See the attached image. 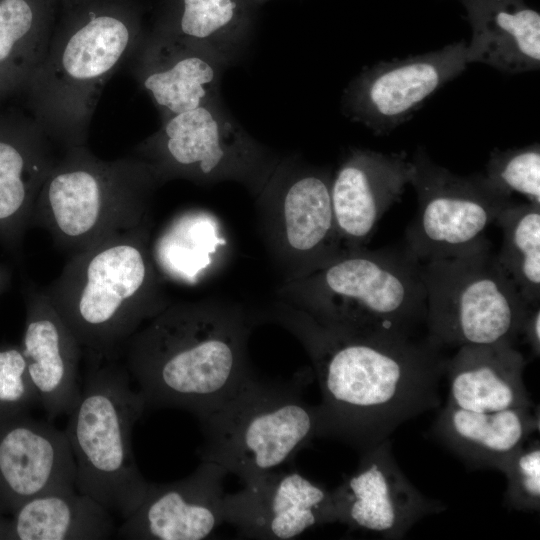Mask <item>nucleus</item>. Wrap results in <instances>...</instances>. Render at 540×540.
I'll list each match as a JSON object with an SVG mask.
<instances>
[{"instance_id": "obj_3", "label": "nucleus", "mask_w": 540, "mask_h": 540, "mask_svg": "<svg viewBox=\"0 0 540 540\" xmlns=\"http://www.w3.org/2000/svg\"><path fill=\"white\" fill-rule=\"evenodd\" d=\"M24 91L34 120L66 148L85 144L102 90L141 45L139 13L118 0H75Z\"/></svg>"}, {"instance_id": "obj_33", "label": "nucleus", "mask_w": 540, "mask_h": 540, "mask_svg": "<svg viewBox=\"0 0 540 540\" xmlns=\"http://www.w3.org/2000/svg\"><path fill=\"white\" fill-rule=\"evenodd\" d=\"M521 335L524 336L535 358L540 354V308L530 306L524 318Z\"/></svg>"}, {"instance_id": "obj_34", "label": "nucleus", "mask_w": 540, "mask_h": 540, "mask_svg": "<svg viewBox=\"0 0 540 540\" xmlns=\"http://www.w3.org/2000/svg\"><path fill=\"white\" fill-rule=\"evenodd\" d=\"M12 279L11 268L3 263H0V295L9 287Z\"/></svg>"}, {"instance_id": "obj_31", "label": "nucleus", "mask_w": 540, "mask_h": 540, "mask_svg": "<svg viewBox=\"0 0 540 540\" xmlns=\"http://www.w3.org/2000/svg\"><path fill=\"white\" fill-rule=\"evenodd\" d=\"M507 480L505 504L518 511L540 509V443L523 445L497 468Z\"/></svg>"}, {"instance_id": "obj_2", "label": "nucleus", "mask_w": 540, "mask_h": 540, "mask_svg": "<svg viewBox=\"0 0 540 540\" xmlns=\"http://www.w3.org/2000/svg\"><path fill=\"white\" fill-rule=\"evenodd\" d=\"M254 318L215 299L170 303L127 341L125 367L146 408H177L200 419L253 373L247 342Z\"/></svg>"}, {"instance_id": "obj_23", "label": "nucleus", "mask_w": 540, "mask_h": 540, "mask_svg": "<svg viewBox=\"0 0 540 540\" xmlns=\"http://www.w3.org/2000/svg\"><path fill=\"white\" fill-rule=\"evenodd\" d=\"M472 26L467 63L516 74L540 67V14L521 0H464Z\"/></svg>"}, {"instance_id": "obj_28", "label": "nucleus", "mask_w": 540, "mask_h": 540, "mask_svg": "<svg viewBox=\"0 0 540 540\" xmlns=\"http://www.w3.org/2000/svg\"><path fill=\"white\" fill-rule=\"evenodd\" d=\"M227 240L216 217L206 210L188 209L172 218L151 248L160 274L196 284L211 272Z\"/></svg>"}, {"instance_id": "obj_19", "label": "nucleus", "mask_w": 540, "mask_h": 540, "mask_svg": "<svg viewBox=\"0 0 540 540\" xmlns=\"http://www.w3.org/2000/svg\"><path fill=\"white\" fill-rule=\"evenodd\" d=\"M23 297L20 348L30 382L49 419L68 415L80 395L78 369L83 349L44 289L26 282Z\"/></svg>"}, {"instance_id": "obj_25", "label": "nucleus", "mask_w": 540, "mask_h": 540, "mask_svg": "<svg viewBox=\"0 0 540 540\" xmlns=\"http://www.w3.org/2000/svg\"><path fill=\"white\" fill-rule=\"evenodd\" d=\"M257 8L250 0H170L155 27L208 52L229 68L250 45Z\"/></svg>"}, {"instance_id": "obj_4", "label": "nucleus", "mask_w": 540, "mask_h": 540, "mask_svg": "<svg viewBox=\"0 0 540 540\" xmlns=\"http://www.w3.org/2000/svg\"><path fill=\"white\" fill-rule=\"evenodd\" d=\"M151 228L70 255L44 288L89 357L115 361L132 335L171 303L152 257Z\"/></svg>"}, {"instance_id": "obj_12", "label": "nucleus", "mask_w": 540, "mask_h": 540, "mask_svg": "<svg viewBox=\"0 0 540 540\" xmlns=\"http://www.w3.org/2000/svg\"><path fill=\"white\" fill-rule=\"evenodd\" d=\"M411 162L418 210L405 231V247L426 262L484 243L485 231L511 198L490 186L483 174L462 176L437 164L421 146Z\"/></svg>"}, {"instance_id": "obj_35", "label": "nucleus", "mask_w": 540, "mask_h": 540, "mask_svg": "<svg viewBox=\"0 0 540 540\" xmlns=\"http://www.w3.org/2000/svg\"><path fill=\"white\" fill-rule=\"evenodd\" d=\"M9 517L0 510V540H7Z\"/></svg>"}, {"instance_id": "obj_36", "label": "nucleus", "mask_w": 540, "mask_h": 540, "mask_svg": "<svg viewBox=\"0 0 540 540\" xmlns=\"http://www.w3.org/2000/svg\"><path fill=\"white\" fill-rule=\"evenodd\" d=\"M254 5H256L257 7L260 6L261 4H263L264 2L268 1V0H250Z\"/></svg>"}, {"instance_id": "obj_24", "label": "nucleus", "mask_w": 540, "mask_h": 540, "mask_svg": "<svg viewBox=\"0 0 540 540\" xmlns=\"http://www.w3.org/2000/svg\"><path fill=\"white\" fill-rule=\"evenodd\" d=\"M539 431L535 408L476 412L446 404L439 412L434 434L472 468H494Z\"/></svg>"}, {"instance_id": "obj_14", "label": "nucleus", "mask_w": 540, "mask_h": 540, "mask_svg": "<svg viewBox=\"0 0 540 540\" xmlns=\"http://www.w3.org/2000/svg\"><path fill=\"white\" fill-rule=\"evenodd\" d=\"M332 496L336 522L383 539H400L424 517L446 509L405 476L389 438L361 451L356 470Z\"/></svg>"}, {"instance_id": "obj_13", "label": "nucleus", "mask_w": 540, "mask_h": 540, "mask_svg": "<svg viewBox=\"0 0 540 540\" xmlns=\"http://www.w3.org/2000/svg\"><path fill=\"white\" fill-rule=\"evenodd\" d=\"M465 41L365 67L344 89L342 111L375 135H387L467 67Z\"/></svg>"}, {"instance_id": "obj_29", "label": "nucleus", "mask_w": 540, "mask_h": 540, "mask_svg": "<svg viewBox=\"0 0 540 540\" xmlns=\"http://www.w3.org/2000/svg\"><path fill=\"white\" fill-rule=\"evenodd\" d=\"M503 242L498 261L530 306L540 301V205L511 200L495 222Z\"/></svg>"}, {"instance_id": "obj_8", "label": "nucleus", "mask_w": 540, "mask_h": 540, "mask_svg": "<svg viewBox=\"0 0 540 540\" xmlns=\"http://www.w3.org/2000/svg\"><path fill=\"white\" fill-rule=\"evenodd\" d=\"M204 435L202 461L251 482L283 464L319 437L317 406L294 384L253 374L215 409L198 419Z\"/></svg>"}, {"instance_id": "obj_20", "label": "nucleus", "mask_w": 540, "mask_h": 540, "mask_svg": "<svg viewBox=\"0 0 540 540\" xmlns=\"http://www.w3.org/2000/svg\"><path fill=\"white\" fill-rule=\"evenodd\" d=\"M136 54V78L161 120L220 100L227 67L208 52L155 27Z\"/></svg>"}, {"instance_id": "obj_17", "label": "nucleus", "mask_w": 540, "mask_h": 540, "mask_svg": "<svg viewBox=\"0 0 540 540\" xmlns=\"http://www.w3.org/2000/svg\"><path fill=\"white\" fill-rule=\"evenodd\" d=\"M227 472L202 461L188 476L169 483L148 482L136 511L116 530L120 539L202 540L224 522Z\"/></svg>"}, {"instance_id": "obj_16", "label": "nucleus", "mask_w": 540, "mask_h": 540, "mask_svg": "<svg viewBox=\"0 0 540 540\" xmlns=\"http://www.w3.org/2000/svg\"><path fill=\"white\" fill-rule=\"evenodd\" d=\"M76 467L64 431L28 412L0 414V510L12 514L41 494L75 488Z\"/></svg>"}, {"instance_id": "obj_21", "label": "nucleus", "mask_w": 540, "mask_h": 540, "mask_svg": "<svg viewBox=\"0 0 540 540\" xmlns=\"http://www.w3.org/2000/svg\"><path fill=\"white\" fill-rule=\"evenodd\" d=\"M50 140L34 119L0 114V245L17 259L37 195L56 160Z\"/></svg>"}, {"instance_id": "obj_10", "label": "nucleus", "mask_w": 540, "mask_h": 540, "mask_svg": "<svg viewBox=\"0 0 540 540\" xmlns=\"http://www.w3.org/2000/svg\"><path fill=\"white\" fill-rule=\"evenodd\" d=\"M133 153L160 186L174 179L199 185L236 182L254 198L282 159L254 139L221 99L162 119Z\"/></svg>"}, {"instance_id": "obj_26", "label": "nucleus", "mask_w": 540, "mask_h": 540, "mask_svg": "<svg viewBox=\"0 0 540 540\" xmlns=\"http://www.w3.org/2000/svg\"><path fill=\"white\" fill-rule=\"evenodd\" d=\"M113 534L111 512L70 488L22 503L9 517L7 540H103Z\"/></svg>"}, {"instance_id": "obj_15", "label": "nucleus", "mask_w": 540, "mask_h": 540, "mask_svg": "<svg viewBox=\"0 0 540 540\" xmlns=\"http://www.w3.org/2000/svg\"><path fill=\"white\" fill-rule=\"evenodd\" d=\"M224 522L251 539L288 540L336 522L332 490L297 471H271L226 494Z\"/></svg>"}, {"instance_id": "obj_6", "label": "nucleus", "mask_w": 540, "mask_h": 540, "mask_svg": "<svg viewBox=\"0 0 540 540\" xmlns=\"http://www.w3.org/2000/svg\"><path fill=\"white\" fill-rule=\"evenodd\" d=\"M160 184L135 156L103 160L85 145L55 160L37 195L30 227L45 230L70 255L152 225Z\"/></svg>"}, {"instance_id": "obj_32", "label": "nucleus", "mask_w": 540, "mask_h": 540, "mask_svg": "<svg viewBox=\"0 0 540 540\" xmlns=\"http://www.w3.org/2000/svg\"><path fill=\"white\" fill-rule=\"evenodd\" d=\"M37 404L20 345H0V414L29 412Z\"/></svg>"}, {"instance_id": "obj_7", "label": "nucleus", "mask_w": 540, "mask_h": 540, "mask_svg": "<svg viewBox=\"0 0 540 540\" xmlns=\"http://www.w3.org/2000/svg\"><path fill=\"white\" fill-rule=\"evenodd\" d=\"M89 359L64 430L75 461V488L125 520L139 507L148 486L132 447L133 427L146 404L131 388L125 366Z\"/></svg>"}, {"instance_id": "obj_9", "label": "nucleus", "mask_w": 540, "mask_h": 540, "mask_svg": "<svg viewBox=\"0 0 540 540\" xmlns=\"http://www.w3.org/2000/svg\"><path fill=\"white\" fill-rule=\"evenodd\" d=\"M427 336L437 345L514 344L530 307L488 240L458 256L422 262Z\"/></svg>"}, {"instance_id": "obj_30", "label": "nucleus", "mask_w": 540, "mask_h": 540, "mask_svg": "<svg viewBox=\"0 0 540 540\" xmlns=\"http://www.w3.org/2000/svg\"><path fill=\"white\" fill-rule=\"evenodd\" d=\"M483 176L498 192L510 198L518 193L529 203L540 205L539 143L506 150L495 148Z\"/></svg>"}, {"instance_id": "obj_22", "label": "nucleus", "mask_w": 540, "mask_h": 540, "mask_svg": "<svg viewBox=\"0 0 540 540\" xmlns=\"http://www.w3.org/2000/svg\"><path fill=\"white\" fill-rule=\"evenodd\" d=\"M525 366L512 343L461 346L447 361L446 404L476 412L532 408L523 380Z\"/></svg>"}, {"instance_id": "obj_27", "label": "nucleus", "mask_w": 540, "mask_h": 540, "mask_svg": "<svg viewBox=\"0 0 540 540\" xmlns=\"http://www.w3.org/2000/svg\"><path fill=\"white\" fill-rule=\"evenodd\" d=\"M56 0H0V99L24 90L52 36Z\"/></svg>"}, {"instance_id": "obj_11", "label": "nucleus", "mask_w": 540, "mask_h": 540, "mask_svg": "<svg viewBox=\"0 0 540 540\" xmlns=\"http://www.w3.org/2000/svg\"><path fill=\"white\" fill-rule=\"evenodd\" d=\"M332 175L328 168L282 158L256 197L264 240L284 281L306 276L346 250L333 212Z\"/></svg>"}, {"instance_id": "obj_5", "label": "nucleus", "mask_w": 540, "mask_h": 540, "mask_svg": "<svg viewBox=\"0 0 540 540\" xmlns=\"http://www.w3.org/2000/svg\"><path fill=\"white\" fill-rule=\"evenodd\" d=\"M277 295L320 322L348 329L416 336L426 327L422 262L405 246L346 249L324 267L284 281Z\"/></svg>"}, {"instance_id": "obj_37", "label": "nucleus", "mask_w": 540, "mask_h": 540, "mask_svg": "<svg viewBox=\"0 0 540 540\" xmlns=\"http://www.w3.org/2000/svg\"><path fill=\"white\" fill-rule=\"evenodd\" d=\"M64 1H65V3H70V2H73L75 0H64Z\"/></svg>"}, {"instance_id": "obj_18", "label": "nucleus", "mask_w": 540, "mask_h": 540, "mask_svg": "<svg viewBox=\"0 0 540 540\" xmlns=\"http://www.w3.org/2000/svg\"><path fill=\"white\" fill-rule=\"evenodd\" d=\"M407 154L350 148L332 175L334 217L346 249L365 247L379 220L410 184Z\"/></svg>"}, {"instance_id": "obj_1", "label": "nucleus", "mask_w": 540, "mask_h": 540, "mask_svg": "<svg viewBox=\"0 0 540 540\" xmlns=\"http://www.w3.org/2000/svg\"><path fill=\"white\" fill-rule=\"evenodd\" d=\"M270 317L310 357L322 396L319 437L363 451L439 406L448 358L427 335L348 329L320 322L280 300Z\"/></svg>"}]
</instances>
